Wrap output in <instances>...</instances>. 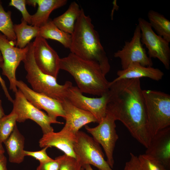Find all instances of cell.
I'll return each instance as SVG.
<instances>
[{
    "label": "cell",
    "instance_id": "6da1fadb",
    "mask_svg": "<svg viewBox=\"0 0 170 170\" xmlns=\"http://www.w3.org/2000/svg\"><path fill=\"white\" fill-rule=\"evenodd\" d=\"M106 113L121 122L132 136L147 148L151 138L147 125L145 105L139 79L109 82Z\"/></svg>",
    "mask_w": 170,
    "mask_h": 170
},
{
    "label": "cell",
    "instance_id": "7a4b0ae2",
    "mask_svg": "<svg viewBox=\"0 0 170 170\" xmlns=\"http://www.w3.org/2000/svg\"><path fill=\"white\" fill-rule=\"evenodd\" d=\"M69 49L71 53L78 57L99 65L105 75L109 71L110 65L99 34L91 18L82 9L71 34Z\"/></svg>",
    "mask_w": 170,
    "mask_h": 170
},
{
    "label": "cell",
    "instance_id": "3957f363",
    "mask_svg": "<svg viewBox=\"0 0 170 170\" xmlns=\"http://www.w3.org/2000/svg\"><path fill=\"white\" fill-rule=\"evenodd\" d=\"M60 69L73 77L83 93L101 96L109 90V82L99 66L83 60L70 53L60 58Z\"/></svg>",
    "mask_w": 170,
    "mask_h": 170
},
{
    "label": "cell",
    "instance_id": "277c9868",
    "mask_svg": "<svg viewBox=\"0 0 170 170\" xmlns=\"http://www.w3.org/2000/svg\"><path fill=\"white\" fill-rule=\"evenodd\" d=\"M28 50L23 60L27 72L26 78L34 91L44 94L61 103L65 99L66 84H59L57 78L43 72L35 63L32 42L28 44Z\"/></svg>",
    "mask_w": 170,
    "mask_h": 170
},
{
    "label": "cell",
    "instance_id": "5b68a950",
    "mask_svg": "<svg viewBox=\"0 0 170 170\" xmlns=\"http://www.w3.org/2000/svg\"><path fill=\"white\" fill-rule=\"evenodd\" d=\"M147 127L151 139L170 126V95L160 91L143 90Z\"/></svg>",
    "mask_w": 170,
    "mask_h": 170
},
{
    "label": "cell",
    "instance_id": "8992f818",
    "mask_svg": "<svg viewBox=\"0 0 170 170\" xmlns=\"http://www.w3.org/2000/svg\"><path fill=\"white\" fill-rule=\"evenodd\" d=\"M74 150L82 167L89 164L99 170H113L105 160L100 145L85 132L79 131L77 133Z\"/></svg>",
    "mask_w": 170,
    "mask_h": 170
},
{
    "label": "cell",
    "instance_id": "52a82bcc",
    "mask_svg": "<svg viewBox=\"0 0 170 170\" xmlns=\"http://www.w3.org/2000/svg\"><path fill=\"white\" fill-rule=\"evenodd\" d=\"M15 94L12 111L17 116V122H23L27 119H31L40 127L43 134L54 131L52 124H63L35 106L19 90Z\"/></svg>",
    "mask_w": 170,
    "mask_h": 170
},
{
    "label": "cell",
    "instance_id": "ba28073f",
    "mask_svg": "<svg viewBox=\"0 0 170 170\" xmlns=\"http://www.w3.org/2000/svg\"><path fill=\"white\" fill-rule=\"evenodd\" d=\"M15 44L0 33V51L3 58V62L0 64V68L3 75L9 81L10 89L14 93L18 90L16 85V71L20 62L25 58L28 50V45L21 48L14 46Z\"/></svg>",
    "mask_w": 170,
    "mask_h": 170
},
{
    "label": "cell",
    "instance_id": "9c48e42d",
    "mask_svg": "<svg viewBox=\"0 0 170 170\" xmlns=\"http://www.w3.org/2000/svg\"><path fill=\"white\" fill-rule=\"evenodd\" d=\"M141 33V42L148 50L150 58H157L167 70L170 68V48L168 42L157 34L148 21L142 18L138 19Z\"/></svg>",
    "mask_w": 170,
    "mask_h": 170
},
{
    "label": "cell",
    "instance_id": "30bf717a",
    "mask_svg": "<svg viewBox=\"0 0 170 170\" xmlns=\"http://www.w3.org/2000/svg\"><path fill=\"white\" fill-rule=\"evenodd\" d=\"M116 121L112 115L106 113L97 126L91 128L87 125L85 126L87 131L103 147L107 157L106 161L112 168L114 164V149L119 138L116 129Z\"/></svg>",
    "mask_w": 170,
    "mask_h": 170
},
{
    "label": "cell",
    "instance_id": "8fae6325",
    "mask_svg": "<svg viewBox=\"0 0 170 170\" xmlns=\"http://www.w3.org/2000/svg\"><path fill=\"white\" fill-rule=\"evenodd\" d=\"M66 88L65 99L71 104L92 113L99 123L105 117L109 98L108 91L99 98H93L84 96L78 88L73 86L69 81L65 82Z\"/></svg>",
    "mask_w": 170,
    "mask_h": 170
},
{
    "label": "cell",
    "instance_id": "7c38bea8",
    "mask_svg": "<svg viewBox=\"0 0 170 170\" xmlns=\"http://www.w3.org/2000/svg\"><path fill=\"white\" fill-rule=\"evenodd\" d=\"M141 42L140 29L138 25L133 36L129 41H125L121 49L115 52L114 57L120 60L122 69L127 68L133 63H138L147 67H152L151 59L147 55Z\"/></svg>",
    "mask_w": 170,
    "mask_h": 170
},
{
    "label": "cell",
    "instance_id": "4fadbf2b",
    "mask_svg": "<svg viewBox=\"0 0 170 170\" xmlns=\"http://www.w3.org/2000/svg\"><path fill=\"white\" fill-rule=\"evenodd\" d=\"M33 43V55L37 66L44 73L57 78L60 69V58L46 39L38 36Z\"/></svg>",
    "mask_w": 170,
    "mask_h": 170
},
{
    "label": "cell",
    "instance_id": "5bb4252c",
    "mask_svg": "<svg viewBox=\"0 0 170 170\" xmlns=\"http://www.w3.org/2000/svg\"><path fill=\"white\" fill-rule=\"evenodd\" d=\"M16 85L26 99L40 110H45L49 116L57 119L59 116L65 118L61 103L42 94L34 91L21 80H17Z\"/></svg>",
    "mask_w": 170,
    "mask_h": 170
},
{
    "label": "cell",
    "instance_id": "9a60e30c",
    "mask_svg": "<svg viewBox=\"0 0 170 170\" xmlns=\"http://www.w3.org/2000/svg\"><path fill=\"white\" fill-rule=\"evenodd\" d=\"M61 104L66 120L62 129L76 135L83 126L91 122L98 123L96 119L92 113L76 107L66 99Z\"/></svg>",
    "mask_w": 170,
    "mask_h": 170
},
{
    "label": "cell",
    "instance_id": "2e32d148",
    "mask_svg": "<svg viewBox=\"0 0 170 170\" xmlns=\"http://www.w3.org/2000/svg\"><path fill=\"white\" fill-rule=\"evenodd\" d=\"M145 154L160 162L166 170L170 169V127L160 130L152 137Z\"/></svg>",
    "mask_w": 170,
    "mask_h": 170
},
{
    "label": "cell",
    "instance_id": "e0dca14e",
    "mask_svg": "<svg viewBox=\"0 0 170 170\" xmlns=\"http://www.w3.org/2000/svg\"><path fill=\"white\" fill-rule=\"evenodd\" d=\"M76 135L62 129L60 131H54L43 134L39 140L41 147H54L63 151L65 154L76 159L74 151V145Z\"/></svg>",
    "mask_w": 170,
    "mask_h": 170
},
{
    "label": "cell",
    "instance_id": "ac0fdd59",
    "mask_svg": "<svg viewBox=\"0 0 170 170\" xmlns=\"http://www.w3.org/2000/svg\"><path fill=\"white\" fill-rule=\"evenodd\" d=\"M67 0H27L26 3L35 7L38 5L36 13L31 15V24L40 27L49 19L51 13L54 10L65 5Z\"/></svg>",
    "mask_w": 170,
    "mask_h": 170
},
{
    "label": "cell",
    "instance_id": "d6986e66",
    "mask_svg": "<svg viewBox=\"0 0 170 170\" xmlns=\"http://www.w3.org/2000/svg\"><path fill=\"white\" fill-rule=\"evenodd\" d=\"M117 74V77L113 81L142 77H147L158 81L162 79L164 75L163 72L158 68L144 66L136 63L131 64L125 69L118 71Z\"/></svg>",
    "mask_w": 170,
    "mask_h": 170
},
{
    "label": "cell",
    "instance_id": "ffe728a7",
    "mask_svg": "<svg viewBox=\"0 0 170 170\" xmlns=\"http://www.w3.org/2000/svg\"><path fill=\"white\" fill-rule=\"evenodd\" d=\"M10 162L19 164L25 156L24 153L25 138L16 125L8 138L3 142Z\"/></svg>",
    "mask_w": 170,
    "mask_h": 170
},
{
    "label": "cell",
    "instance_id": "44dd1931",
    "mask_svg": "<svg viewBox=\"0 0 170 170\" xmlns=\"http://www.w3.org/2000/svg\"><path fill=\"white\" fill-rule=\"evenodd\" d=\"M82 9L77 3L73 2L65 12L54 18L53 21L60 29L71 35Z\"/></svg>",
    "mask_w": 170,
    "mask_h": 170
},
{
    "label": "cell",
    "instance_id": "7402d4cb",
    "mask_svg": "<svg viewBox=\"0 0 170 170\" xmlns=\"http://www.w3.org/2000/svg\"><path fill=\"white\" fill-rule=\"evenodd\" d=\"M38 36L46 39L55 40L60 43L65 48H69L71 41V35L60 29L49 19L39 27Z\"/></svg>",
    "mask_w": 170,
    "mask_h": 170
},
{
    "label": "cell",
    "instance_id": "603a6c76",
    "mask_svg": "<svg viewBox=\"0 0 170 170\" xmlns=\"http://www.w3.org/2000/svg\"><path fill=\"white\" fill-rule=\"evenodd\" d=\"M19 24L14 25V30L16 37V47L21 48H25L34 37L39 35V27L28 25L22 19Z\"/></svg>",
    "mask_w": 170,
    "mask_h": 170
},
{
    "label": "cell",
    "instance_id": "cb8c5ba5",
    "mask_svg": "<svg viewBox=\"0 0 170 170\" xmlns=\"http://www.w3.org/2000/svg\"><path fill=\"white\" fill-rule=\"evenodd\" d=\"M148 22L158 35L170 42V21L163 15L151 10L147 14Z\"/></svg>",
    "mask_w": 170,
    "mask_h": 170
},
{
    "label": "cell",
    "instance_id": "d4e9b609",
    "mask_svg": "<svg viewBox=\"0 0 170 170\" xmlns=\"http://www.w3.org/2000/svg\"><path fill=\"white\" fill-rule=\"evenodd\" d=\"M11 12L6 11L0 1V31L10 41L16 43V37L11 18Z\"/></svg>",
    "mask_w": 170,
    "mask_h": 170
},
{
    "label": "cell",
    "instance_id": "484cf974",
    "mask_svg": "<svg viewBox=\"0 0 170 170\" xmlns=\"http://www.w3.org/2000/svg\"><path fill=\"white\" fill-rule=\"evenodd\" d=\"M17 116L13 112L0 119V142L3 143L8 138L16 125Z\"/></svg>",
    "mask_w": 170,
    "mask_h": 170
},
{
    "label": "cell",
    "instance_id": "4316f807",
    "mask_svg": "<svg viewBox=\"0 0 170 170\" xmlns=\"http://www.w3.org/2000/svg\"><path fill=\"white\" fill-rule=\"evenodd\" d=\"M141 170H166L159 161L145 154L138 156Z\"/></svg>",
    "mask_w": 170,
    "mask_h": 170
},
{
    "label": "cell",
    "instance_id": "83f0119b",
    "mask_svg": "<svg viewBox=\"0 0 170 170\" xmlns=\"http://www.w3.org/2000/svg\"><path fill=\"white\" fill-rule=\"evenodd\" d=\"M82 167L76 159L64 154L59 170H80Z\"/></svg>",
    "mask_w": 170,
    "mask_h": 170
},
{
    "label": "cell",
    "instance_id": "f1b7e54d",
    "mask_svg": "<svg viewBox=\"0 0 170 170\" xmlns=\"http://www.w3.org/2000/svg\"><path fill=\"white\" fill-rule=\"evenodd\" d=\"M26 0H11L9 3V6L15 7L21 13L22 19L28 24H31V15L27 11L26 8Z\"/></svg>",
    "mask_w": 170,
    "mask_h": 170
},
{
    "label": "cell",
    "instance_id": "f546056e",
    "mask_svg": "<svg viewBox=\"0 0 170 170\" xmlns=\"http://www.w3.org/2000/svg\"><path fill=\"white\" fill-rule=\"evenodd\" d=\"M48 147H43L42 150L36 151H32L24 150L25 156L32 157L39 161L40 163H43L53 160L47 154L46 150Z\"/></svg>",
    "mask_w": 170,
    "mask_h": 170
},
{
    "label": "cell",
    "instance_id": "4dcf8cb0",
    "mask_svg": "<svg viewBox=\"0 0 170 170\" xmlns=\"http://www.w3.org/2000/svg\"><path fill=\"white\" fill-rule=\"evenodd\" d=\"M63 157V155L56 157L55 159L40 163L37 170H59Z\"/></svg>",
    "mask_w": 170,
    "mask_h": 170
},
{
    "label": "cell",
    "instance_id": "1f68e13d",
    "mask_svg": "<svg viewBox=\"0 0 170 170\" xmlns=\"http://www.w3.org/2000/svg\"><path fill=\"white\" fill-rule=\"evenodd\" d=\"M130 159L125 164L123 170H141L138 157L132 153H130Z\"/></svg>",
    "mask_w": 170,
    "mask_h": 170
},
{
    "label": "cell",
    "instance_id": "d6a6232c",
    "mask_svg": "<svg viewBox=\"0 0 170 170\" xmlns=\"http://www.w3.org/2000/svg\"><path fill=\"white\" fill-rule=\"evenodd\" d=\"M3 58L1 53L0 51V64L3 62ZM0 83L1 85V86L5 94L6 97L8 99L9 101L13 102V99H12L11 97L10 96L9 92L8 90V89L6 86V84L5 83V81L2 78L1 76L0 75Z\"/></svg>",
    "mask_w": 170,
    "mask_h": 170
},
{
    "label": "cell",
    "instance_id": "836d02e7",
    "mask_svg": "<svg viewBox=\"0 0 170 170\" xmlns=\"http://www.w3.org/2000/svg\"><path fill=\"white\" fill-rule=\"evenodd\" d=\"M7 164V158L4 154H0V170H8Z\"/></svg>",
    "mask_w": 170,
    "mask_h": 170
},
{
    "label": "cell",
    "instance_id": "e575fe53",
    "mask_svg": "<svg viewBox=\"0 0 170 170\" xmlns=\"http://www.w3.org/2000/svg\"><path fill=\"white\" fill-rule=\"evenodd\" d=\"M5 115L4 114V111L2 106V101L0 99V119H1Z\"/></svg>",
    "mask_w": 170,
    "mask_h": 170
},
{
    "label": "cell",
    "instance_id": "d590c367",
    "mask_svg": "<svg viewBox=\"0 0 170 170\" xmlns=\"http://www.w3.org/2000/svg\"><path fill=\"white\" fill-rule=\"evenodd\" d=\"M80 170H94L91 167V165L89 164H87L82 166Z\"/></svg>",
    "mask_w": 170,
    "mask_h": 170
},
{
    "label": "cell",
    "instance_id": "8d00e7d4",
    "mask_svg": "<svg viewBox=\"0 0 170 170\" xmlns=\"http://www.w3.org/2000/svg\"><path fill=\"white\" fill-rule=\"evenodd\" d=\"M2 143L0 142V154H3L5 152V150L3 147Z\"/></svg>",
    "mask_w": 170,
    "mask_h": 170
}]
</instances>
